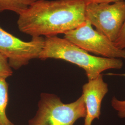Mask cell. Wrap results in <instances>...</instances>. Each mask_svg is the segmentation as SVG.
I'll return each instance as SVG.
<instances>
[{"label": "cell", "instance_id": "6", "mask_svg": "<svg viewBox=\"0 0 125 125\" xmlns=\"http://www.w3.org/2000/svg\"><path fill=\"white\" fill-rule=\"evenodd\" d=\"M44 43L43 37H32L30 41H24L0 26V53L8 59L12 69L18 70L31 59L39 58Z\"/></svg>", "mask_w": 125, "mask_h": 125}, {"label": "cell", "instance_id": "1", "mask_svg": "<svg viewBox=\"0 0 125 125\" xmlns=\"http://www.w3.org/2000/svg\"><path fill=\"white\" fill-rule=\"evenodd\" d=\"M86 0H37L19 15V30L32 37L65 33L85 22Z\"/></svg>", "mask_w": 125, "mask_h": 125}, {"label": "cell", "instance_id": "10", "mask_svg": "<svg viewBox=\"0 0 125 125\" xmlns=\"http://www.w3.org/2000/svg\"><path fill=\"white\" fill-rule=\"evenodd\" d=\"M109 75H117L125 77V73L114 74L108 73ZM112 107L118 113V115L121 118H125V100H120L115 96H113L111 100Z\"/></svg>", "mask_w": 125, "mask_h": 125}, {"label": "cell", "instance_id": "9", "mask_svg": "<svg viewBox=\"0 0 125 125\" xmlns=\"http://www.w3.org/2000/svg\"><path fill=\"white\" fill-rule=\"evenodd\" d=\"M37 0H0V13L11 11L19 15Z\"/></svg>", "mask_w": 125, "mask_h": 125}, {"label": "cell", "instance_id": "4", "mask_svg": "<svg viewBox=\"0 0 125 125\" xmlns=\"http://www.w3.org/2000/svg\"><path fill=\"white\" fill-rule=\"evenodd\" d=\"M86 18L95 30L115 42L125 22V1L112 3L89 2Z\"/></svg>", "mask_w": 125, "mask_h": 125}, {"label": "cell", "instance_id": "5", "mask_svg": "<svg viewBox=\"0 0 125 125\" xmlns=\"http://www.w3.org/2000/svg\"><path fill=\"white\" fill-rule=\"evenodd\" d=\"M64 38L85 51L102 57L125 59L121 49L102 33L94 30L87 20L79 27L64 34Z\"/></svg>", "mask_w": 125, "mask_h": 125}, {"label": "cell", "instance_id": "2", "mask_svg": "<svg viewBox=\"0 0 125 125\" xmlns=\"http://www.w3.org/2000/svg\"><path fill=\"white\" fill-rule=\"evenodd\" d=\"M38 58L43 60L58 59L76 64L84 70L88 80L95 78L106 70L121 69L123 66L121 59L92 55L64 38L57 36L45 38Z\"/></svg>", "mask_w": 125, "mask_h": 125}, {"label": "cell", "instance_id": "3", "mask_svg": "<svg viewBox=\"0 0 125 125\" xmlns=\"http://www.w3.org/2000/svg\"><path fill=\"white\" fill-rule=\"evenodd\" d=\"M86 110L82 95L75 102L63 103L55 94L42 93L38 109L28 125H74L79 119L85 118Z\"/></svg>", "mask_w": 125, "mask_h": 125}, {"label": "cell", "instance_id": "11", "mask_svg": "<svg viewBox=\"0 0 125 125\" xmlns=\"http://www.w3.org/2000/svg\"><path fill=\"white\" fill-rule=\"evenodd\" d=\"M13 74V71L10 66L8 59L0 53V77L7 78Z\"/></svg>", "mask_w": 125, "mask_h": 125}, {"label": "cell", "instance_id": "12", "mask_svg": "<svg viewBox=\"0 0 125 125\" xmlns=\"http://www.w3.org/2000/svg\"><path fill=\"white\" fill-rule=\"evenodd\" d=\"M115 43L118 48L121 49H125V22L120 35Z\"/></svg>", "mask_w": 125, "mask_h": 125}, {"label": "cell", "instance_id": "13", "mask_svg": "<svg viewBox=\"0 0 125 125\" xmlns=\"http://www.w3.org/2000/svg\"><path fill=\"white\" fill-rule=\"evenodd\" d=\"M88 3L89 2H95V3H112L116 2L123 1L125 0H86Z\"/></svg>", "mask_w": 125, "mask_h": 125}, {"label": "cell", "instance_id": "7", "mask_svg": "<svg viewBox=\"0 0 125 125\" xmlns=\"http://www.w3.org/2000/svg\"><path fill=\"white\" fill-rule=\"evenodd\" d=\"M108 91V84L102 74L83 86L82 95L86 110L84 125H92L95 119H100L102 103Z\"/></svg>", "mask_w": 125, "mask_h": 125}, {"label": "cell", "instance_id": "8", "mask_svg": "<svg viewBox=\"0 0 125 125\" xmlns=\"http://www.w3.org/2000/svg\"><path fill=\"white\" fill-rule=\"evenodd\" d=\"M8 89L9 84L6 79L0 77V125H15L6 115L9 101Z\"/></svg>", "mask_w": 125, "mask_h": 125}]
</instances>
